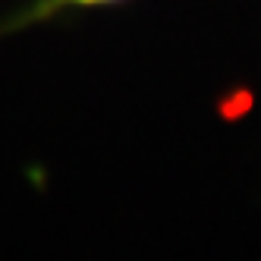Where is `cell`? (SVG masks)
I'll list each match as a JSON object with an SVG mask.
<instances>
[{
  "label": "cell",
  "instance_id": "cell-1",
  "mask_svg": "<svg viewBox=\"0 0 261 261\" xmlns=\"http://www.w3.org/2000/svg\"><path fill=\"white\" fill-rule=\"evenodd\" d=\"M120 4H129V0H32L29 7H22L19 13H13L10 19L0 22V38L32 29V25H41V22H50L54 16H60L66 10H101V7H120Z\"/></svg>",
  "mask_w": 261,
  "mask_h": 261
}]
</instances>
